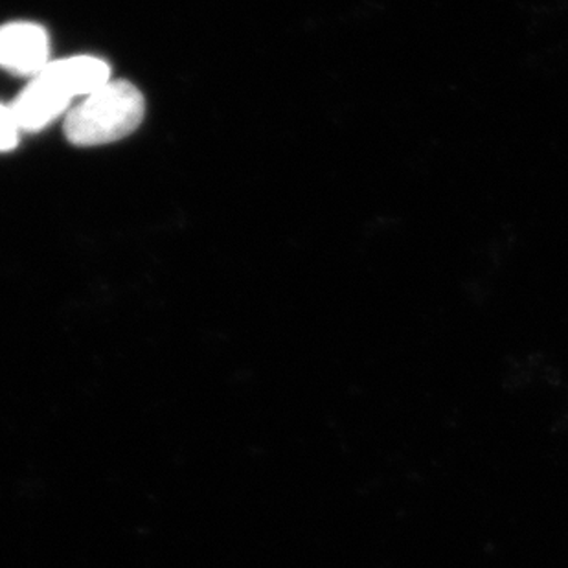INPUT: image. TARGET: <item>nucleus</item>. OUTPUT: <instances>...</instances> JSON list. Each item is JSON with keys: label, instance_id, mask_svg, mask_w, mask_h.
I'll list each match as a JSON object with an SVG mask.
<instances>
[{"label": "nucleus", "instance_id": "obj_5", "mask_svg": "<svg viewBox=\"0 0 568 568\" xmlns=\"http://www.w3.org/2000/svg\"><path fill=\"white\" fill-rule=\"evenodd\" d=\"M19 125H17L16 116L11 113L10 105L6 108L0 103V153L11 151L19 142Z\"/></svg>", "mask_w": 568, "mask_h": 568}, {"label": "nucleus", "instance_id": "obj_4", "mask_svg": "<svg viewBox=\"0 0 568 568\" xmlns=\"http://www.w3.org/2000/svg\"><path fill=\"white\" fill-rule=\"evenodd\" d=\"M70 98L89 97L111 81L109 64L92 55H75L50 61L43 69Z\"/></svg>", "mask_w": 568, "mask_h": 568}, {"label": "nucleus", "instance_id": "obj_2", "mask_svg": "<svg viewBox=\"0 0 568 568\" xmlns=\"http://www.w3.org/2000/svg\"><path fill=\"white\" fill-rule=\"evenodd\" d=\"M49 33L36 22L0 27V67L19 75H38L50 63Z\"/></svg>", "mask_w": 568, "mask_h": 568}, {"label": "nucleus", "instance_id": "obj_1", "mask_svg": "<svg viewBox=\"0 0 568 568\" xmlns=\"http://www.w3.org/2000/svg\"><path fill=\"white\" fill-rule=\"evenodd\" d=\"M142 92L125 80L109 81L64 119V136L74 145L111 144L136 131L144 120Z\"/></svg>", "mask_w": 568, "mask_h": 568}, {"label": "nucleus", "instance_id": "obj_3", "mask_svg": "<svg viewBox=\"0 0 568 568\" xmlns=\"http://www.w3.org/2000/svg\"><path fill=\"white\" fill-rule=\"evenodd\" d=\"M70 100L72 98L41 70L38 75H33L10 109L19 129L39 131L54 122L69 108Z\"/></svg>", "mask_w": 568, "mask_h": 568}]
</instances>
